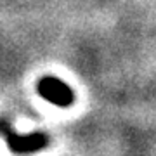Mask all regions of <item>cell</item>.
Returning a JSON list of instances; mask_svg holds the SVG:
<instances>
[{
	"label": "cell",
	"mask_w": 156,
	"mask_h": 156,
	"mask_svg": "<svg viewBox=\"0 0 156 156\" xmlns=\"http://www.w3.org/2000/svg\"><path fill=\"white\" fill-rule=\"evenodd\" d=\"M38 94L45 101H49L50 104H56V106H61V108L71 106L73 101H75L71 89L62 80H57V78H52V76L42 78L38 82Z\"/></svg>",
	"instance_id": "1"
},
{
	"label": "cell",
	"mask_w": 156,
	"mask_h": 156,
	"mask_svg": "<svg viewBox=\"0 0 156 156\" xmlns=\"http://www.w3.org/2000/svg\"><path fill=\"white\" fill-rule=\"evenodd\" d=\"M49 142L47 135L44 134H30V135H9L7 144L11 147L12 153L17 154H28V153H35L45 147Z\"/></svg>",
	"instance_id": "2"
}]
</instances>
